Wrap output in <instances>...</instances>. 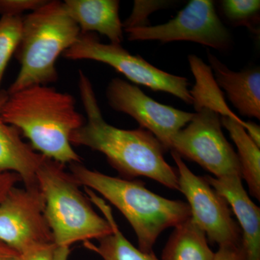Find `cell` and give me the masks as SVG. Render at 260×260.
I'll return each mask as SVG.
<instances>
[{
	"label": "cell",
	"instance_id": "1",
	"mask_svg": "<svg viewBox=\"0 0 260 260\" xmlns=\"http://www.w3.org/2000/svg\"><path fill=\"white\" fill-rule=\"evenodd\" d=\"M80 99L86 119L73 132L70 143L105 155L108 162L126 179L145 177L179 190L178 174L164 158L166 149L148 130L122 129L104 120L90 79L79 72Z\"/></svg>",
	"mask_w": 260,
	"mask_h": 260
},
{
	"label": "cell",
	"instance_id": "2",
	"mask_svg": "<svg viewBox=\"0 0 260 260\" xmlns=\"http://www.w3.org/2000/svg\"><path fill=\"white\" fill-rule=\"evenodd\" d=\"M1 114L5 122L30 140L34 150L64 165L81 162L70 138L85 119L77 111L71 94L48 85H32L8 95Z\"/></svg>",
	"mask_w": 260,
	"mask_h": 260
},
{
	"label": "cell",
	"instance_id": "3",
	"mask_svg": "<svg viewBox=\"0 0 260 260\" xmlns=\"http://www.w3.org/2000/svg\"><path fill=\"white\" fill-rule=\"evenodd\" d=\"M70 165V174L80 186L97 191L124 215L143 252H153L155 243L164 231L191 218L187 203L155 194L141 181L111 177L80 162Z\"/></svg>",
	"mask_w": 260,
	"mask_h": 260
},
{
	"label": "cell",
	"instance_id": "4",
	"mask_svg": "<svg viewBox=\"0 0 260 260\" xmlns=\"http://www.w3.org/2000/svg\"><path fill=\"white\" fill-rule=\"evenodd\" d=\"M80 34L79 26L68 15L62 2L47 1L24 16L21 39L15 53L20 69L7 90L8 95L56 82V61Z\"/></svg>",
	"mask_w": 260,
	"mask_h": 260
},
{
	"label": "cell",
	"instance_id": "5",
	"mask_svg": "<svg viewBox=\"0 0 260 260\" xmlns=\"http://www.w3.org/2000/svg\"><path fill=\"white\" fill-rule=\"evenodd\" d=\"M64 164L46 157L37 172L45 199V215L56 246L99 239L112 233L105 218L94 210Z\"/></svg>",
	"mask_w": 260,
	"mask_h": 260
},
{
	"label": "cell",
	"instance_id": "6",
	"mask_svg": "<svg viewBox=\"0 0 260 260\" xmlns=\"http://www.w3.org/2000/svg\"><path fill=\"white\" fill-rule=\"evenodd\" d=\"M70 60H92L109 65L135 84L172 94L192 104L189 80L155 68L141 56L133 55L121 44H104L96 34L80 32L77 42L63 53Z\"/></svg>",
	"mask_w": 260,
	"mask_h": 260
},
{
	"label": "cell",
	"instance_id": "7",
	"mask_svg": "<svg viewBox=\"0 0 260 260\" xmlns=\"http://www.w3.org/2000/svg\"><path fill=\"white\" fill-rule=\"evenodd\" d=\"M170 150L199 164L215 178L242 177L237 154L222 131L220 116L210 109L194 113L192 119L174 135Z\"/></svg>",
	"mask_w": 260,
	"mask_h": 260
},
{
	"label": "cell",
	"instance_id": "8",
	"mask_svg": "<svg viewBox=\"0 0 260 260\" xmlns=\"http://www.w3.org/2000/svg\"><path fill=\"white\" fill-rule=\"evenodd\" d=\"M124 32L132 42L158 41L167 44L186 41L222 51L228 50L232 45V35L210 0H191L167 23L128 29Z\"/></svg>",
	"mask_w": 260,
	"mask_h": 260
},
{
	"label": "cell",
	"instance_id": "9",
	"mask_svg": "<svg viewBox=\"0 0 260 260\" xmlns=\"http://www.w3.org/2000/svg\"><path fill=\"white\" fill-rule=\"evenodd\" d=\"M171 153L177 167L179 190L187 200L192 221L210 243L221 246L242 242V231L226 200L204 177L195 175L177 153Z\"/></svg>",
	"mask_w": 260,
	"mask_h": 260
},
{
	"label": "cell",
	"instance_id": "10",
	"mask_svg": "<svg viewBox=\"0 0 260 260\" xmlns=\"http://www.w3.org/2000/svg\"><path fill=\"white\" fill-rule=\"evenodd\" d=\"M0 242L18 253L54 243L45 199L38 184L14 186L0 203Z\"/></svg>",
	"mask_w": 260,
	"mask_h": 260
},
{
	"label": "cell",
	"instance_id": "11",
	"mask_svg": "<svg viewBox=\"0 0 260 260\" xmlns=\"http://www.w3.org/2000/svg\"><path fill=\"white\" fill-rule=\"evenodd\" d=\"M106 95L109 106L138 121L170 150L174 135L192 119L194 113L179 110L155 102L136 85L121 78H113L108 84Z\"/></svg>",
	"mask_w": 260,
	"mask_h": 260
},
{
	"label": "cell",
	"instance_id": "12",
	"mask_svg": "<svg viewBox=\"0 0 260 260\" xmlns=\"http://www.w3.org/2000/svg\"><path fill=\"white\" fill-rule=\"evenodd\" d=\"M204 178L226 200L237 216L242 231L246 260H260V209L244 189L242 177L205 176Z\"/></svg>",
	"mask_w": 260,
	"mask_h": 260
},
{
	"label": "cell",
	"instance_id": "13",
	"mask_svg": "<svg viewBox=\"0 0 260 260\" xmlns=\"http://www.w3.org/2000/svg\"><path fill=\"white\" fill-rule=\"evenodd\" d=\"M210 68L220 88L241 115L260 119V70L248 68L232 71L216 56L208 51Z\"/></svg>",
	"mask_w": 260,
	"mask_h": 260
},
{
	"label": "cell",
	"instance_id": "14",
	"mask_svg": "<svg viewBox=\"0 0 260 260\" xmlns=\"http://www.w3.org/2000/svg\"><path fill=\"white\" fill-rule=\"evenodd\" d=\"M8 95L3 90L0 96V174L15 173L24 186L37 185V170L46 157L36 153L22 139L20 132L3 120L2 107Z\"/></svg>",
	"mask_w": 260,
	"mask_h": 260
},
{
	"label": "cell",
	"instance_id": "15",
	"mask_svg": "<svg viewBox=\"0 0 260 260\" xmlns=\"http://www.w3.org/2000/svg\"><path fill=\"white\" fill-rule=\"evenodd\" d=\"M63 5L82 34L98 32L107 37L111 44L122 42L124 29L119 18V1L65 0Z\"/></svg>",
	"mask_w": 260,
	"mask_h": 260
},
{
	"label": "cell",
	"instance_id": "16",
	"mask_svg": "<svg viewBox=\"0 0 260 260\" xmlns=\"http://www.w3.org/2000/svg\"><path fill=\"white\" fill-rule=\"evenodd\" d=\"M188 60L195 78V85L189 90V93L196 112L205 108L210 109L220 116L239 121L244 127L246 121L236 115L227 105L223 92L215 81L210 66L194 54L188 56Z\"/></svg>",
	"mask_w": 260,
	"mask_h": 260
},
{
	"label": "cell",
	"instance_id": "17",
	"mask_svg": "<svg viewBox=\"0 0 260 260\" xmlns=\"http://www.w3.org/2000/svg\"><path fill=\"white\" fill-rule=\"evenodd\" d=\"M85 190L89 199L102 210L104 218L112 228V234L99 239V245L86 242L84 244L85 247L97 253L104 260H159L153 252H143L135 247L119 230L109 205L93 191L88 188H85Z\"/></svg>",
	"mask_w": 260,
	"mask_h": 260
},
{
	"label": "cell",
	"instance_id": "18",
	"mask_svg": "<svg viewBox=\"0 0 260 260\" xmlns=\"http://www.w3.org/2000/svg\"><path fill=\"white\" fill-rule=\"evenodd\" d=\"M208 241L205 233L189 218L174 227L161 260H213L215 253Z\"/></svg>",
	"mask_w": 260,
	"mask_h": 260
},
{
	"label": "cell",
	"instance_id": "19",
	"mask_svg": "<svg viewBox=\"0 0 260 260\" xmlns=\"http://www.w3.org/2000/svg\"><path fill=\"white\" fill-rule=\"evenodd\" d=\"M220 121L229 132L237 146L242 178L245 179L249 193L260 200V150L251 139L241 123L227 116H220Z\"/></svg>",
	"mask_w": 260,
	"mask_h": 260
},
{
	"label": "cell",
	"instance_id": "20",
	"mask_svg": "<svg viewBox=\"0 0 260 260\" xmlns=\"http://www.w3.org/2000/svg\"><path fill=\"white\" fill-rule=\"evenodd\" d=\"M23 16H2L0 18V96L2 81L12 56L15 54L23 32Z\"/></svg>",
	"mask_w": 260,
	"mask_h": 260
},
{
	"label": "cell",
	"instance_id": "21",
	"mask_svg": "<svg viewBox=\"0 0 260 260\" xmlns=\"http://www.w3.org/2000/svg\"><path fill=\"white\" fill-rule=\"evenodd\" d=\"M220 8L232 25L245 26L257 34L255 25L259 20V0H223Z\"/></svg>",
	"mask_w": 260,
	"mask_h": 260
},
{
	"label": "cell",
	"instance_id": "22",
	"mask_svg": "<svg viewBox=\"0 0 260 260\" xmlns=\"http://www.w3.org/2000/svg\"><path fill=\"white\" fill-rule=\"evenodd\" d=\"M169 3L170 2L136 0L129 18L122 23L124 31L128 29L148 26L150 25L149 16L156 10L165 8Z\"/></svg>",
	"mask_w": 260,
	"mask_h": 260
},
{
	"label": "cell",
	"instance_id": "23",
	"mask_svg": "<svg viewBox=\"0 0 260 260\" xmlns=\"http://www.w3.org/2000/svg\"><path fill=\"white\" fill-rule=\"evenodd\" d=\"M47 3V0H0V15L22 16L25 12L31 13Z\"/></svg>",
	"mask_w": 260,
	"mask_h": 260
},
{
	"label": "cell",
	"instance_id": "24",
	"mask_svg": "<svg viewBox=\"0 0 260 260\" xmlns=\"http://www.w3.org/2000/svg\"><path fill=\"white\" fill-rule=\"evenodd\" d=\"M56 246L54 243L42 244L18 253L15 260H54Z\"/></svg>",
	"mask_w": 260,
	"mask_h": 260
},
{
	"label": "cell",
	"instance_id": "25",
	"mask_svg": "<svg viewBox=\"0 0 260 260\" xmlns=\"http://www.w3.org/2000/svg\"><path fill=\"white\" fill-rule=\"evenodd\" d=\"M213 260H246L242 242L239 244L219 246L218 251L215 253Z\"/></svg>",
	"mask_w": 260,
	"mask_h": 260
},
{
	"label": "cell",
	"instance_id": "26",
	"mask_svg": "<svg viewBox=\"0 0 260 260\" xmlns=\"http://www.w3.org/2000/svg\"><path fill=\"white\" fill-rule=\"evenodd\" d=\"M21 181L18 174L13 172L0 174V203L8 194L10 189L16 185L18 181Z\"/></svg>",
	"mask_w": 260,
	"mask_h": 260
},
{
	"label": "cell",
	"instance_id": "27",
	"mask_svg": "<svg viewBox=\"0 0 260 260\" xmlns=\"http://www.w3.org/2000/svg\"><path fill=\"white\" fill-rule=\"evenodd\" d=\"M246 133L250 137L251 140L260 147V126L253 121H246L244 126Z\"/></svg>",
	"mask_w": 260,
	"mask_h": 260
},
{
	"label": "cell",
	"instance_id": "28",
	"mask_svg": "<svg viewBox=\"0 0 260 260\" xmlns=\"http://www.w3.org/2000/svg\"><path fill=\"white\" fill-rule=\"evenodd\" d=\"M18 254L14 249L0 242V260H15Z\"/></svg>",
	"mask_w": 260,
	"mask_h": 260
},
{
	"label": "cell",
	"instance_id": "29",
	"mask_svg": "<svg viewBox=\"0 0 260 260\" xmlns=\"http://www.w3.org/2000/svg\"><path fill=\"white\" fill-rule=\"evenodd\" d=\"M70 254V247L66 246H56L54 260H68Z\"/></svg>",
	"mask_w": 260,
	"mask_h": 260
}]
</instances>
